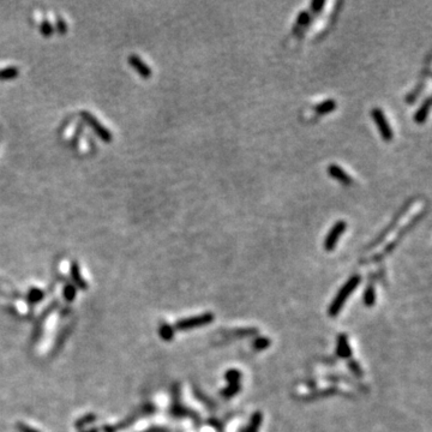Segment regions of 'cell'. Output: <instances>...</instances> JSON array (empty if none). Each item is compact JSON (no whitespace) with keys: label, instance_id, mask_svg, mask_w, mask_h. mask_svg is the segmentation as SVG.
I'll return each mask as SVG.
<instances>
[{"label":"cell","instance_id":"1","mask_svg":"<svg viewBox=\"0 0 432 432\" xmlns=\"http://www.w3.org/2000/svg\"><path fill=\"white\" fill-rule=\"evenodd\" d=\"M359 282H360V276L359 275H354V276H352L351 279L348 280V282L342 287L341 291H340L339 294L336 295L335 300L333 301V304H331V306H330V315L331 316H335V315H337V313H339L340 310L342 309L345 301L347 300L348 297H350L351 293L357 288V286L359 285Z\"/></svg>","mask_w":432,"mask_h":432},{"label":"cell","instance_id":"2","mask_svg":"<svg viewBox=\"0 0 432 432\" xmlns=\"http://www.w3.org/2000/svg\"><path fill=\"white\" fill-rule=\"evenodd\" d=\"M81 117H82V119L84 120L85 123H87V125H89L91 127V130L95 132L96 136L100 138V140L106 142V143H109V142H112V140H113V135H112V132L109 131L107 127L103 125L101 121L97 119L95 115L91 114L90 112L82 111Z\"/></svg>","mask_w":432,"mask_h":432},{"label":"cell","instance_id":"3","mask_svg":"<svg viewBox=\"0 0 432 432\" xmlns=\"http://www.w3.org/2000/svg\"><path fill=\"white\" fill-rule=\"evenodd\" d=\"M371 117L377 125L378 131H380L382 140L386 142H390L394 137V132H393L392 127H390L389 121H388L386 114L381 108L376 107L371 111Z\"/></svg>","mask_w":432,"mask_h":432},{"label":"cell","instance_id":"4","mask_svg":"<svg viewBox=\"0 0 432 432\" xmlns=\"http://www.w3.org/2000/svg\"><path fill=\"white\" fill-rule=\"evenodd\" d=\"M346 228H347V222L343 220H339L337 222L331 227L327 236L324 239V250L325 251H333L339 242L340 236L343 234Z\"/></svg>","mask_w":432,"mask_h":432},{"label":"cell","instance_id":"5","mask_svg":"<svg viewBox=\"0 0 432 432\" xmlns=\"http://www.w3.org/2000/svg\"><path fill=\"white\" fill-rule=\"evenodd\" d=\"M127 61H129L130 66L134 69L136 72L140 75L142 78L148 79L150 78L153 75V71L149 67V65H148L146 61L142 60V58L140 55L137 54H130L129 58H127Z\"/></svg>","mask_w":432,"mask_h":432},{"label":"cell","instance_id":"6","mask_svg":"<svg viewBox=\"0 0 432 432\" xmlns=\"http://www.w3.org/2000/svg\"><path fill=\"white\" fill-rule=\"evenodd\" d=\"M328 174L333 179L337 180V182L341 183L342 185H352L353 184V179L348 176V173L346 171H343L340 166L335 164H331L328 166Z\"/></svg>","mask_w":432,"mask_h":432},{"label":"cell","instance_id":"7","mask_svg":"<svg viewBox=\"0 0 432 432\" xmlns=\"http://www.w3.org/2000/svg\"><path fill=\"white\" fill-rule=\"evenodd\" d=\"M213 321V315H203L200 316V317H195V318H189V319H184V321H180L178 324H177V327L179 328V329H190V328H196L200 327V325L207 324L209 323V322Z\"/></svg>","mask_w":432,"mask_h":432},{"label":"cell","instance_id":"8","mask_svg":"<svg viewBox=\"0 0 432 432\" xmlns=\"http://www.w3.org/2000/svg\"><path fill=\"white\" fill-rule=\"evenodd\" d=\"M430 102H431V99L428 96L424 100V102L422 103V106H420V107L418 108V111L416 112V115H414V121H416L417 124L425 123L426 118H428L429 111H430Z\"/></svg>","mask_w":432,"mask_h":432},{"label":"cell","instance_id":"9","mask_svg":"<svg viewBox=\"0 0 432 432\" xmlns=\"http://www.w3.org/2000/svg\"><path fill=\"white\" fill-rule=\"evenodd\" d=\"M336 102L334 101V100L328 99L325 100V101L318 103V105L315 106V112L318 114H325V113H330V112H333L334 109L336 108Z\"/></svg>","mask_w":432,"mask_h":432},{"label":"cell","instance_id":"10","mask_svg":"<svg viewBox=\"0 0 432 432\" xmlns=\"http://www.w3.org/2000/svg\"><path fill=\"white\" fill-rule=\"evenodd\" d=\"M19 75V69L17 66H8L0 70V81H11L16 79Z\"/></svg>","mask_w":432,"mask_h":432},{"label":"cell","instance_id":"11","mask_svg":"<svg viewBox=\"0 0 432 432\" xmlns=\"http://www.w3.org/2000/svg\"><path fill=\"white\" fill-rule=\"evenodd\" d=\"M71 276H72V279L78 285L79 287H82V288H84L85 286H87V283H85V281L83 280L82 275H81V270H79V265L77 264V263H72V265H71Z\"/></svg>","mask_w":432,"mask_h":432},{"label":"cell","instance_id":"12","mask_svg":"<svg viewBox=\"0 0 432 432\" xmlns=\"http://www.w3.org/2000/svg\"><path fill=\"white\" fill-rule=\"evenodd\" d=\"M54 25L52 24L51 22H49L48 19H43L42 22H41V24H40V32H41V35H42V36H45V37H49V36H52L53 34H54Z\"/></svg>","mask_w":432,"mask_h":432},{"label":"cell","instance_id":"13","mask_svg":"<svg viewBox=\"0 0 432 432\" xmlns=\"http://www.w3.org/2000/svg\"><path fill=\"white\" fill-rule=\"evenodd\" d=\"M54 30L58 31L60 35H65L67 32V30H69V26H67L66 20H65L61 16H57V18H55Z\"/></svg>","mask_w":432,"mask_h":432},{"label":"cell","instance_id":"14","mask_svg":"<svg viewBox=\"0 0 432 432\" xmlns=\"http://www.w3.org/2000/svg\"><path fill=\"white\" fill-rule=\"evenodd\" d=\"M307 22H309V12H307V11H301V12L299 13V16L297 18V23H295L294 30L293 31H295V29L299 28V26L307 24Z\"/></svg>","mask_w":432,"mask_h":432},{"label":"cell","instance_id":"15","mask_svg":"<svg viewBox=\"0 0 432 432\" xmlns=\"http://www.w3.org/2000/svg\"><path fill=\"white\" fill-rule=\"evenodd\" d=\"M364 297H365L366 304H368V305H371V304L375 301V291H374V288H372V287H369L368 291L365 292V295H364Z\"/></svg>","mask_w":432,"mask_h":432},{"label":"cell","instance_id":"16","mask_svg":"<svg viewBox=\"0 0 432 432\" xmlns=\"http://www.w3.org/2000/svg\"><path fill=\"white\" fill-rule=\"evenodd\" d=\"M324 4L325 2L323 1V0H313L312 4H311V8L313 10V12H316V13L321 12L322 7L324 6Z\"/></svg>","mask_w":432,"mask_h":432},{"label":"cell","instance_id":"17","mask_svg":"<svg viewBox=\"0 0 432 432\" xmlns=\"http://www.w3.org/2000/svg\"><path fill=\"white\" fill-rule=\"evenodd\" d=\"M19 428L22 429L23 432H37V431L32 430L31 428H28V426H25V425H19Z\"/></svg>","mask_w":432,"mask_h":432}]
</instances>
